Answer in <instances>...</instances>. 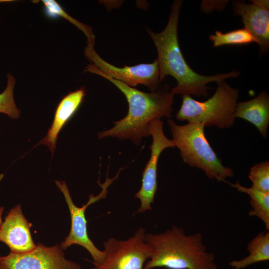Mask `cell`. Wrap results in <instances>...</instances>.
<instances>
[{
    "mask_svg": "<svg viewBox=\"0 0 269 269\" xmlns=\"http://www.w3.org/2000/svg\"><path fill=\"white\" fill-rule=\"evenodd\" d=\"M182 4L181 0L173 2L167 23L162 31L157 33L147 28L157 52L159 82L161 83L166 76L170 75L177 82L176 86L170 90L173 96L179 94L208 97L210 89L207 86L208 83H217L228 78H236L239 76L240 71L234 70L228 73L206 76L197 73L190 67L181 52L177 35Z\"/></svg>",
    "mask_w": 269,
    "mask_h": 269,
    "instance_id": "1",
    "label": "cell"
},
{
    "mask_svg": "<svg viewBox=\"0 0 269 269\" xmlns=\"http://www.w3.org/2000/svg\"><path fill=\"white\" fill-rule=\"evenodd\" d=\"M84 71L99 75L110 81L124 94L129 104L126 117L113 122L114 126L111 129L99 133V138L111 136L120 140L129 139L139 145L143 137L149 135L148 126L151 120L171 117L174 96L168 85L159 86L156 91L145 93L107 76L89 64Z\"/></svg>",
    "mask_w": 269,
    "mask_h": 269,
    "instance_id": "2",
    "label": "cell"
},
{
    "mask_svg": "<svg viewBox=\"0 0 269 269\" xmlns=\"http://www.w3.org/2000/svg\"><path fill=\"white\" fill-rule=\"evenodd\" d=\"M151 255L144 269H218L213 253L207 251L199 233L187 234L173 225L158 234L145 233Z\"/></svg>",
    "mask_w": 269,
    "mask_h": 269,
    "instance_id": "3",
    "label": "cell"
},
{
    "mask_svg": "<svg viewBox=\"0 0 269 269\" xmlns=\"http://www.w3.org/2000/svg\"><path fill=\"white\" fill-rule=\"evenodd\" d=\"M167 123L172 140L179 149L184 162L202 170L208 178L220 182H227V178L234 176L233 169L222 164L209 143L203 124L188 123L178 125L171 119L167 120Z\"/></svg>",
    "mask_w": 269,
    "mask_h": 269,
    "instance_id": "4",
    "label": "cell"
},
{
    "mask_svg": "<svg viewBox=\"0 0 269 269\" xmlns=\"http://www.w3.org/2000/svg\"><path fill=\"white\" fill-rule=\"evenodd\" d=\"M213 95L200 102L190 95L182 96V104L176 118L188 123H201L205 127L229 128L234 125L239 90L231 87L225 80L218 82Z\"/></svg>",
    "mask_w": 269,
    "mask_h": 269,
    "instance_id": "5",
    "label": "cell"
},
{
    "mask_svg": "<svg viewBox=\"0 0 269 269\" xmlns=\"http://www.w3.org/2000/svg\"><path fill=\"white\" fill-rule=\"evenodd\" d=\"M145 230L142 227L127 240L109 238L104 242L105 257L100 263L90 261V269H144L151 255L145 242Z\"/></svg>",
    "mask_w": 269,
    "mask_h": 269,
    "instance_id": "6",
    "label": "cell"
},
{
    "mask_svg": "<svg viewBox=\"0 0 269 269\" xmlns=\"http://www.w3.org/2000/svg\"><path fill=\"white\" fill-rule=\"evenodd\" d=\"M89 65L94 69L107 76L134 87L138 84L147 87L151 92L159 87V70L157 61L151 63H141L135 66L118 67L104 60L96 52L94 44L87 42L84 50Z\"/></svg>",
    "mask_w": 269,
    "mask_h": 269,
    "instance_id": "7",
    "label": "cell"
},
{
    "mask_svg": "<svg viewBox=\"0 0 269 269\" xmlns=\"http://www.w3.org/2000/svg\"><path fill=\"white\" fill-rule=\"evenodd\" d=\"M57 187L63 193L68 205L71 217V228L68 235L60 245L64 250L72 245H78L84 248L90 254L93 262H101L105 256L104 251L99 250L89 238L87 230V221L85 211L91 204L105 198L107 192L102 190L97 196L91 194L86 204L81 207L77 206L73 202L66 183L64 181L56 180Z\"/></svg>",
    "mask_w": 269,
    "mask_h": 269,
    "instance_id": "8",
    "label": "cell"
},
{
    "mask_svg": "<svg viewBox=\"0 0 269 269\" xmlns=\"http://www.w3.org/2000/svg\"><path fill=\"white\" fill-rule=\"evenodd\" d=\"M149 134L151 135L152 143L150 146V157L142 173L141 185L134 195L140 202L136 213H142L151 210V204L157 190V163L161 153L166 148L175 147L172 139L165 135L163 122L160 118L151 120L148 126Z\"/></svg>",
    "mask_w": 269,
    "mask_h": 269,
    "instance_id": "9",
    "label": "cell"
},
{
    "mask_svg": "<svg viewBox=\"0 0 269 269\" xmlns=\"http://www.w3.org/2000/svg\"><path fill=\"white\" fill-rule=\"evenodd\" d=\"M0 269H81V266L67 259L60 245L47 247L39 243L29 252L21 254L10 252L0 257Z\"/></svg>",
    "mask_w": 269,
    "mask_h": 269,
    "instance_id": "10",
    "label": "cell"
},
{
    "mask_svg": "<svg viewBox=\"0 0 269 269\" xmlns=\"http://www.w3.org/2000/svg\"><path fill=\"white\" fill-rule=\"evenodd\" d=\"M243 0L233 2V13L242 17L245 28L255 38L261 54L269 49V2L267 0Z\"/></svg>",
    "mask_w": 269,
    "mask_h": 269,
    "instance_id": "11",
    "label": "cell"
},
{
    "mask_svg": "<svg viewBox=\"0 0 269 269\" xmlns=\"http://www.w3.org/2000/svg\"><path fill=\"white\" fill-rule=\"evenodd\" d=\"M31 223L23 214L21 207L17 204L5 216L0 227V241L5 244L11 253L24 254L34 250L36 245L30 233Z\"/></svg>",
    "mask_w": 269,
    "mask_h": 269,
    "instance_id": "12",
    "label": "cell"
},
{
    "mask_svg": "<svg viewBox=\"0 0 269 269\" xmlns=\"http://www.w3.org/2000/svg\"><path fill=\"white\" fill-rule=\"evenodd\" d=\"M85 95V89L82 87L70 92L58 103L52 124L46 136L37 144L47 145L51 151L52 157L56 147L60 132L78 110Z\"/></svg>",
    "mask_w": 269,
    "mask_h": 269,
    "instance_id": "13",
    "label": "cell"
},
{
    "mask_svg": "<svg viewBox=\"0 0 269 269\" xmlns=\"http://www.w3.org/2000/svg\"><path fill=\"white\" fill-rule=\"evenodd\" d=\"M235 117L253 124L262 136L266 138L269 125V96L268 93L262 91L250 100L238 102Z\"/></svg>",
    "mask_w": 269,
    "mask_h": 269,
    "instance_id": "14",
    "label": "cell"
},
{
    "mask_svg": "<svg viewBox=\"0 0 269 269\" xmlns=\"http://www.w3.org/2000/svg\"><path fill=\"white\" fill-rule=\"evenodd\" d=\"M249 253L241 260H233L229 263L233 269H244L257 263L269 260V231L259 232L247 245Z\"/></svg>",
    "mask_w": 269,
    "mask_h": 269,
    "instance_id": "15",
    "label": "cell"
},
{
    "mask_svg": "<svg viewBox=\"0 0 269 269\" xmlns=\"http://www.w3.org/2000/svg\"><path fill=\"white\" fill-rule=\"evenodd\" d=\"M226 183L238 191L249 196L252 209L249 212V215L260 219L264 223L266 230H269V192H263L252 186L246 187L239 181L231 183L227 181Z\"/></svg>",
    "mask_w": 269,
    "mask_h": 269,
    "instance_id": "16",
    "label": "cell"
},
{
    "mask_svg": "<svg viewBox=\"0 0 269 269\" xmlns=\"http://www.w3.org/2000/svg\"><path fill=\"white\" fill-rule=\"evenodd\" d=\"M44 12L45 15L49 18L55 19L60 16L68 20L81 30L86 35L87 42L95 44V35L92 28L82 23L67 13L61 5L54 0H43Z\"/></svg>",
    "mask_w": 269,
    "mask_h": 269,
    "instance_id": "17",
    "label": "cell"
},
{
    "mask_svg": "<svg viewBox=\"0 0 269 269\" xmlns=\"http://www.w3.org/2000/svg\"><path fill=\"white\" fill-rule=\"evenodd\" d=\"M209 39L213 42L214 47L226 45H244L257 41L246 28H240L228 32L223 33L216 30L214 34H211Z\"/></svg>",
    "mask_w": 269,
    "mask_h": 269,
    "instance_id": "18",
    "label": "cell"
},
{
    "mask_svg": "<svg viewBox=\"0 0 269 269\" xmlns=\"http://www.w3.org/2000/svg\"><path fill=\"white\" fill-rule=\"evenodd\" d=\"M15 79L10 73L7 74V84L4 90L0 94V113L7 115L11 119L20 117V111L17 107L14 98Z\"/></svg>",
    "mask_w": 269,
    "mask_h": 269,
    "instance_id": "19",
    "label": "cell"
},
{
    "mask_svg": "<svg viewBox=\"0 0 269 269\" xmlns=\"http://www.w3.org/2000/svg\"><path fill=\"white\" fill-rule=\"evenodd\" d=\"M252 187L265 192H269V162L263 161L253 166L248 174Z\"/></svg>",
    "mask_w": 269,
    "mask_h": 269,
    "instance_id": "20",
    "label": "cell"
},
{
    "mask_svg": "<svg viewBox=\"0 0 269 269\" xmlns=\"http://www.w3.org/2000/svg\"><path fill=\"white\" fill-rule=\"evenodd\" d=\"M228 1L227 0H204L201 3V9L206 13L210 12L214 9L221 10L225 8Z\"/></svg>",
    "mask_w": 269,
    "mask_h": 269,
    "instance_id": "21",
    "label": "cell"
},
{
    "mask_svg": "<svg viewBox=\"0 0 269 269\" xmlns=\"http://www.w3.org/2000/svg\"><path fill=\"white\" fill-rule=\"evenodd\" d=\"M4 211V207L3 206L0 207V227L2 224V214Z\"/></svg>",
    "mask_w": 269,
    "mask_h": 269,
    "instance_id": "22",
    "label": "cell"
},
{
    "mask_svg": "<svg viewBox=\"0 0 269 269\" xmlns=\"http://www.w3.org/2000/svg\"><path fill=\"white\" fill-rule=\"evenodd\" d=\"M11 0H0V2H9V1H10Z\"/></svg>",
    "mask_w": 269,
    "mask_h": 269,
    "instance_id": "23",
    "label": "cell"
},
{
    "mask_svg": "<svg viewBox=\"0 0 269 269\" xmlns=\"http://www.w3.org/2000/svg\"><path fill=\"white\" fill-rule=\"evenodd\" d=\"M269 269V268H266V269Z\"/></svg>",
    "mask_w": 269,
    "mask_h": 269,
    "instance_id": "24",
    "label": "cell"
}]
</instances>
